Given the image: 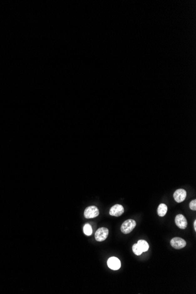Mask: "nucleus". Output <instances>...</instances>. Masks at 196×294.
Instances as JSON below:
<instances>
[{
	"mask_svg": "<svg viewBox=\"0 0 196 294\" xmlns=\"http://www.w3.org/2000/svg\"><path fill=\"white\" fill-rule=\"evenodd\" d=\"M193 226H194V230L195 231H196V220H194V223H193Z\"/></svg>",
	"mask_w": 196,
	"mask_h": 294,
	"instance_id": "nucleus-14",
	"label": "nucleus"
},
{
	"mask_svg": "<svg viewBox=\"0 0 196 294\" xmlns=\"http://www.w3.org/2000/svg\"><path fill=\"white\" fill-rule=\"evenodd\" d=\"M108 266L109 268L113 270H118L121 266V263L119 260L116 257H110L108 261Z\"/></svg>",
	"mask_w": 196,
	"mask_h": 294,
	"instance_id": "nucleus-8",
	"label": "nucleus"
},
{
	"mask_svg": "<svg viewBox=\"0 0 196 294\" xmlns=\"http://www.w3.org/2000/svg\"><path fill=\"white\" fill-rule=\"evenodd\" d=\"M168 211V207L165 204H160L158 209V215L160 217H164Z\"/></svg>",
	"mask_w": 196,
	"mask_h": 294,
	"instance_id": "nucleus-9",
	"label": "nucleus"
},
{
	"mask_svg": "<svg viewBox=\"0 0 196 294\" xmlns=\"http://www.w3.org/2000/svg\"><path fill=\"white\" fill-rule=\"evenodd\" d=\"M124 213V208L120 204H116L111 207L109 214L112 216L119 217Z\"/></svg>",
	"mask_w": 196,
	"mask_h": 294,
	"instance_id": "nucleus-7",
	"label": "nucleus"
},
{
	"mask_svg": "<svg viewBox=\"0 0 196 294\" xmlns=\"http://www.w3.org/2000/svg\"><path fill=\"white\" fill-rule=\"evenodd\" d=\"M83 232L85 235L88 236H91V234H92V227H91L90 224H86L84 226V227H83Z\"/></svg>",
	"mask_w": 196,
	"mask_h": 294,
	"instance_id": "nucleus-11",
	"label": "nucleus"
},
{
	"mask_svg": "<svg viewBox=\"0 0 196 294\" xmlns=\"http://www.w3.org/2000/svg\"><path fill=\"white\" fill-rule=\"evenodd\" d=\"M189 206H190V208L191 209V210H194V211H196V200H192L191 202L190 203V204H189Z\"/></svg>",
	"mask_w": 196,
	"mask_h": 294,
	"instance_id": "nucleus-13",
	"label": "nucleus"
},
{
	"mask_svg": "<svg viewBox=\"0 0 196 294\" xmlns=\"http://www.w3.org/2000/svg\"><path fill=\"white\" fill-rule=\"evenodd\" d=\"M137 244L139 246V247L140 248V249L142 250V251L146 252L148 251L149 246H148V243L147 242V241H146L145 240H139Z\"/></svg>",
	"mask_w": 196,
	"mask_h": 294,
	"instance_id": "nucleus-10",
	"label": "nucleus"
},
{
	"mask_svg": "<svg viewBox=\"0 0 196 294\" xmlns=\"http://www.w3.org/2000/svg\"><path fill=\"white\" fill-rule=\"evenodd\" d=\"M132 250H133V251L134 252V254L136 255V256H140L143 252V251H142V250L140 249V248L138 245V244H133V246L132 247Z\"/></svg>",
	"mask_w": 196,
	"mask_h": 294,
	"instance_id": "nucleus-12",
	"label": "nucleus"
},
{
	"mask_svg": "<svg viewBox=\"0 0 196 294\" xmlns=\"http://www.w3.org/2000/svg\"><path fill=\"white\" fill-rule=\"evenodd\" d=\"M175 223L177 227L180 229H186L187 227V221L186 217L182 214H178L175 218Z\"/></svg>",
	"mask_w": 196,
	"mask_h": 294,
	"instance_id": "nucleus-6",
	"label": "nucleus"
},
{
	"mask_svg": "<svg viewBox=\"0 0 196 294\" xmlns=\"http://www.w3.org/2000/svg\"><path fill=\"white\" fill-rule=\"evenodd\" d=\"M170 244L172 247L175 249L180 250L186 246V242L182 238L174 237L170 241Z\"/></svg>",
	"mask_w": 196,
	"mask_h": 294,
	"instance_id": "nucleus-4",
	"label": "nucleus"
},
{
	"mask_svg": "<svg viewBox=\"0 0 196 294\" xmlns=\"http://www.w3.org/2000/svg\"><path fill=\"white\" fill-rule=\"evenodd\" d=\"M187 196L186 191L184 189H178L176 190L173 195L174 199L177 203H182L186 199Z\"/></svg>",
	"mask_w": 196,
	"mask_h": 294,
	"instance_id": "nucleus-5",
	"label": "nucleus"
},
{
	"mask_svg": "<svg viewBox=\"0 0 196 294\" xmlns=\"http://www.w3.org/2000/svg\"><path fill=\"white\" fill-rule=\"evenodd\" d=\"M99 214L98 209L94 205L87 207L84 211V216L86 218H93L96 217Z\"/></svg>",
	"mask_w": 196,
	"mask_h": 294,
	"instance_id": "nucleus-3",
	"label": "nucleus"
},
{
	"mask_svg": "<svg viewBox=\"0 0 196 294\" xmlns=\"http://www.w3.org/2000/svg\"><path fill=\"white\" fill-rule=\"evenodd\" d=\"M109 235V230L107 228L102 227L99 228L95 233V237L97 241L101 242L105 241Z\"/></svg>",
	"mask_w": 196,
	"mask_h": 294,
	"instance_id": "nucleus-2",
	"label": "nucleus"
},
{
	"mask_svg": "<svg viewBox=\"0 0 196 294\" xmlns=\"http://www.w3.org/2000/svg\"><path fill=\"white\" fill-rule=\"evenodd\" d=\"M136 226V221L132 219H129L126 220L121 226V231L124 234H129L132 232L133 230Z\"/></svg>",
	"mask_w": 196,
	"mask_h": 294,
	"instance_id": "nucleus-1",
	"label": "nucleus"
}]
</instances>
